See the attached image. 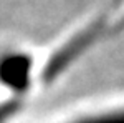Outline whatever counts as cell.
<instances>
[{
    "label": "cell",
    "mask_w": 124,
    "mask_h": 123,
    "mask_svg": "<svg viewBox=\"0 0 124 123\" xmlns=\"http://www.w3.org/2000/svg\"><path fill=\"white\" fill-rule=\"evenodd\" d=\"M66 123H124V96L104 102L96 108L76 115Z\"/></svg>",
    "instance_id": "obj_1"
}]
</instances>
